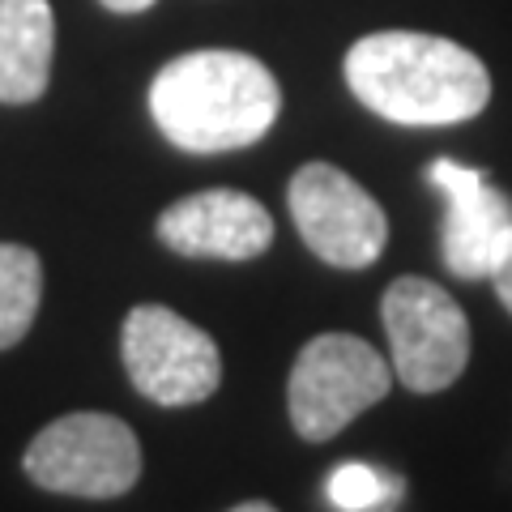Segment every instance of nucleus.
Here are the masks:
<instances>
[{"mask_svg":"<svg viewBox=\"0 0 512 512\" xmlns=\"http://www.w3.org/2000/svg\"><path fill=\"white\" fill-rule=\"evenodd\" d=\"M350 94L389 124H466L491 103V73L470 47L423 30H376L346 52Z\"/></svg>","mask_w":512,"mask_h":512,"instance_id":"f257e3e1","label":"nucleus"},{"mask_svg":"<svg viewBox=\"0 0 512 512\" xmlns=\"http://www.w3.org/2000/svg\"><path fill=\"white\" fill-rule=\"evenodd\" d=\"M282 111L278 77L248 52L205 47L163 64L150 86V116L171 146L227 154L256 146Z\"/></svg>","mask_w":512,"mask_h":512,"instance_id":"f03ea898","label":"nucleus"},{"mask_svg":"<svg viewBox=\"0 0 512 512\" xmlns=\"http://www.w3.org/2000/svg\"><path fill=\"white\" fill-rule=\"evenodd\" d=\"M393 389V363L355 333H316L295 355L286 380V410L299 440L325 444L380 406Z\"/></svg>","mask_w":512,"mask_h":512,"instance_id":"7ed1b4c3","label":"nucleus"},{"mask_svg":"<svg viewBox=\"0 0 512 512\" xmlns=\"http://www.w3.org/2000/svg\"><path fill=\"white\" fill-rule=\"evenodd\" d=\"M22 466L30 483L77 500H116L141 478V440L116 414L77 410L30 440Z\"/></svg>","mask_w":512,"mask_h":512,"instance_id":"20e7f679","label":"nucleus"},{"mask_svg":"<svg viewBox=\"0 0 512 512\" xmlns=\"http://www.w3.org/2000/svg\"><path fill=\"white\" fill-rule=\"evenodd\" d=\"M380 320L389 333L393 376L410 393L431 397L461 380L470 363V320L461 303L431 278H393L384 286Z\"/></svg>","mask_w":512,"mask_h":512,"instance_id":"39448f33","label":"nucleus"},{"mask_svg":"<svg viewBox=\"0 0 512 512\" xmlns=\"http://www.w3.org/2000/svg\"><path fill=\"white\" fill-rule=\"evenodd\" d=\"M120 355L133 389L154 406L210 402L222 384L218 342L163 303H141L124 316Z\"/></svg>","mask_w":512,"mask_h":512,"instance_id":"423d86ee","label":"nucleus"},{"mask_svg":"<svg viewBox=\"0 0 512 512\" xmlns=\"http://www.w3.org/2000/svg\"><path fill=\"white\" fill-rule=\"evenodd\" d=\"M295 231L333 269H367L389 244V218L359 180L333 163H303L286 188Z\"/></svg>","mask_w":512,"mask_h":512,"instance_id":"0eeeda50","label":"nucleus"},{"mask_svg":"<svg viewBox=\"0 0 512 512\" xmlns=\"http://www.w3.org/2000/svg\"><path fill=\"white\" fill-rule=\"evenodd\" d=\"M427 180L444 197L440 256L448 274L461 282L487 278L512 239V201L491 184L483 167H461L453 158H436L427 167Z\"/></svg>","mask_w":512,"mask_h":512,"instance_id":"6e6552de","label":"nucleus"},{"mask_svg":"<svg viewBox=\"0 0 512 512\" xmlns=\"http://www.w3.org/2000/svg\"><path fill=\"white\" fill-rule=\"evenodd\" d=\"M158 239L197 261H256L274 244V218L239 188H205L158 214Z\"/></svg>","mask_w":512,"mask_h":512,"instance_id":"1a4fd4ad","label":"nucleus"},{"mask_svg":"<svg viewBox=\"0 0 512 512\" xmlns=\"http://www.w3.org/2000/svg\"><path fill=\"white\" fill-rule=\"evenodd\" d=\"M56 22L47 0H0V103H35L52 82Z\"/></svg>","mask_w":512,"mask_h":512,"instance_id":"9d476101","label":"nucleus"},{"mask_svg":"<svg viewBox=\"0 0 512 512\" xmlns=\"http://www.w3.org/2000/svg\"><path fill=\"white\" fill-rule=\"evenodd\" d=\"M43 265L22 244H0V350L18 346L39 316Z\"/></svg>","mask_w":512,"mask_h":512,"instance_id":"9b49d317","label":"nucleus"},{"mask_svg":"<svg viewBox=\"0 0 512 512\" xmlns=\"http://www.w3.org/2000/svg\"><path fill=\"white\" fill-rule=\"evenodd\" d=\"M397 495H402V478L367 466V461H342L329 474V504L338 512H380Z\"/></svg>","mask_w":512,"mask_h":512,"instance_id":"f8f14e48","label":"nucleus"},{"mask_svg":"<svg viewBox=\"0 0 512 512\" xmlns=\"http://www.w3.org/2000/svg\"><path fill=\"white\" fill-rule=\"evenodd\" d=\"M491 286H495V295H500V303L512 312V239H508V248L500 252V261H495V269H491Z\"/></svg>","mask_w":512,"mask_h":512,"instance_id":"ddd939ff","label":"nucleus"},{"mask_svg":"<svg viewBox=\"0 0 512 512\" xmlns=\"http://www.w3.org/2000/svg\"><path fill=\"white\" fill-rule=\"evenodd\" d=\"M103 5H107L111 13H146L154 0H103Z\"/></svg>","mask_w":512,"mask_h":512,"instance_id":"4468645a","label":"nucleus"},{"mask_svg":"<svg viewBox=\"0 0 512 512\" xmlns=\"http://www.w3.org/2000/svg\"><path fill=\"white\" fill-rule=\"evenodd\" d=\"M231 512H278V508L269 504V500H244V504H235Z\"/></svg>","mask_w":512,"mask_h":512,"instance_id":"2eb2a0df","label":"nucleus"}]
</instances>
